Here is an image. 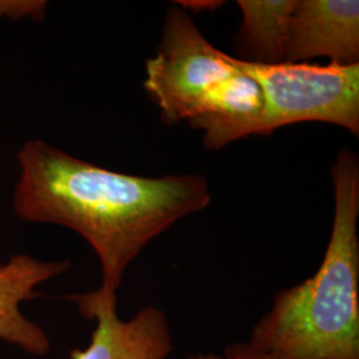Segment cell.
<instances>
[{"instance_id": "cell-12", "label": "cell", "mask_w": 359, "mask_h": 359, "mask_svg": "<svg viewBox=\"0 0 359 359\" xmlns=\"http://www.w3.org/2000/svg\"><path fill=\"white\" fill-rule=\"evenodd\" d=\"M187 359H225L222 354H216V353H206V354H197L192 355Z\"/></svg>"}, {"instance_id": "cell-2", "label": "cell", "mask_w": 359, "mask_h": 359, "mask_svg": "<svg viewBox=\"0 0 359 359\" xmlns=\"http://www.w3.org/2000/svg\"><path fill=\"white\" fill-rule=\"evenodd\" d=\"M334 221L320 269L278 292L246 344L266 359H359V158L332 167Z\"/></svg>"}, {"instance_id": "cell-10", "label": "cell", "mask_w": 359, "mask_h": 359, "mask_svg": "<svg viewBox=\"0 0 359 359\" xmlns=\"http://www.w3.org/2000/svg\"><path fill=\"white\" fill-rule=\"evenodd\" d=\"M225 359H266L258 354L246 342H234L224 348Z\"/></svg>"}, {"instance_id": "cell-6", "label": "cell", "mask_w": 359, "mask_h": 359, "mask_svg": "<svg viewBox=\"0 0 359 359\" xmlns=\"http://www.w3.org/2000/svg\"><path fill=\"white\" fill-rule=\"evenodd\" d=\"M317 57L359 65L357 0H294L285 63H308Z\"/></svg>"}, {"instance_id": "cell-4", "label": "cell", "mask_w": 359, "mask_h": 359, "mask_svg": "<svg viewBox=\"0 0 359 359\" xmlns=\"http://www.w3.org/2000/svg\"><path fill=\"white\" fill-rule=\"evenodd\" d=\"M256 81L264 108L253 135H271L297 123H327L359 135V65H256L231 56Z\"/></svg>"}, {"instance_id": "cell-8", "label": "cell", "mask_w": 359, "mask_h": 359, "mask_svg": "<svg viewBox=\"0 0 359 359\" xmlns=\"http://www.w3.org/2000/svg\"><path fill=\"white\" fill-rule=\"evenodd\" d=\"M243 23L236 44L238 60L256 65H281L294 0H238Z\"/></svg>"}, {"instance_id": "cell-1", "label": "cell", "mask_w": 359, "mask_h": 359, "mask_svg": "<svg viewBox=\"0 0 359 359\" xmlns=\"http://www.w3.org/2000/svg\"><path fill=\"white\" fill-rule=\"evenodd\" d=\"M13 210L28 222L76 231L99 257L103 283L117 293L145 246L210 204L205 177L126 175L83 161L41 140L18 154Z\"/></svg>"}, {"instance_id": "cell-3", "label": "cell", "mask_w": 359, "mask_h": 359, "mask_svg": "<svg viewBox=\"0 0 359 359\" xmlns=\"http://www.w3.org/2000/svg\"><path fill=\"white\" fill-rule=\"evenodd\" d=\"M229 56L213 47L179 6L168 10L142 84L164 124L187 120L194 127L224 109L243 75Z\"/></svg>"}, {"instance_id": "cell-7", "label": "cell", "mask_w": 359, "mask_h": 359, "mask_svg": "<svg viewBox=\"0 0 359 359\" xmlns=\"http://www.w3.org/2000/svg\"><path fill=\"white\" fill-rule=\"evenodd\" d=\"M71 269L68 259L43 261L28 255H15L0 265V339L29 354L46 355L50 339L36 323L26 318L22 302L36 295L39 285Z\"/></svg>"}, {"instance_id": "cell-11", "label": "cell", "mask_w": 359, "mask_h": 359, "mask_svg": "<svg viewBox=\"0 0 359 359\" xmlns=\"http://www.w3.org/2000/svg\"><path fill=\"white\" fill-rule=\"evenodd\" d=\"M175 4H179L180 8L182 10H193V11H206V10H216L218 7H221L224 4V1H215V0H203V1H191V0H185V1H175Z\"/></svg>"}, {"instance_id": "cell-5", "label": "cell", "mask_w": 359, "mask_h": 359, "mask_svg": "<svg viewBox=\"0 0 359 359\" xmlns=\"http://www.w3.org/2000/svg\"><path fill=\"white\" fill-rule=\"evenodd\" d=\"M80 314L96 322L86 350H74L71 359H167L175 344L167 316L147 306L124 321L117 314V293L99 287L67 295Z\"/></svg>"}, {"instance_id": "cell-9", "label": "cell", "mask_w": 359, "mask_h": 359, "mask_svg": "<svg viewBox=\"0 0 359 359\" xmlns=\"http://www.w3.org/2000/svg\"><path fill=\"white\" fill-rule=\"evenodd\" d=\"M47 1L41 0H0V19L32 18L41 20L46 15Z\"/></svg>"}]
</instances>
